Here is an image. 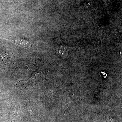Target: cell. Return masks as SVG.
I'll return each mask as SVG.
<instances>
[{"mask_svg": "<svg viewBox=\"0 0 122 122\" xmlns=\"http://www.w3.org/2000/svg\"><path fill=\"white\" fill-rule=\"evenodd\" d=\"M12 41H14L15 44L18 45L25 48H28L30 45V43L29 41L21 38H16Z\"/></svg>", "mask_w": 122, "mask_h": 122, "instance_id": "cell-1", "label": "cell"}]
</instances>
